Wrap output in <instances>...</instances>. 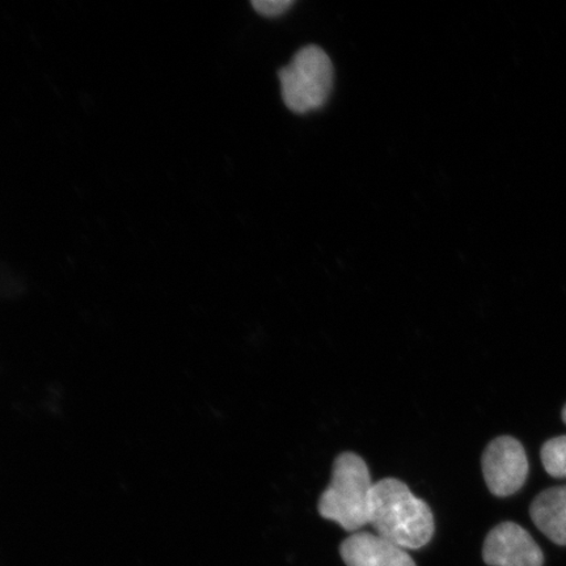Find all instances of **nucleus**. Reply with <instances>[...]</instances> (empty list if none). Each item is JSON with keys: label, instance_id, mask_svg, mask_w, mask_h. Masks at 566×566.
<instances>
[{"label": "nucleus", "instance_id": "7ed1b4c3", "mask_svg": "<svg viewBox=\"0 0 566 566\" xmlns=\"http://www.w3.org/2000/svg\"><path fill=\"white\" fill-rule=\"evenodd\" d=\"M282 98L292 112L308 113L327 103L334 87V66L322 48L308 45L279 71Z\"/></svg>", "mask_w": 566, "mask_h": 566}, {"label": "nucleus", "instance_id": "6e6552de", "mask_svg": "<svg viewBox=\"0 0 566 566\" xmlns=\"http://www.w3.org/2000/svg\"><path fill=\"white\" fill-rule=\"evenodd\" d=\"M542 463L552 478H566V436L552 438L543 444Z\"/></svg>", "mask_w": 566, "mask_h": 566}, {"label": "nucleus", "instance_id": "20e7f679", "mask_svg": "<svg viewBox=\"0 0 566 566\" xmlns=\"http://www.w3.org/2000/svg\"><path fill=\"white\" fill-rule=\"evenodd\" d=\"M481 465H483L488 488L497 497H509L526 483L528 475L526 451L513 437H499L488 444Z\"/></svg>", "mask_w": 566, "mask_h": 566}, {"label": "nucleus", "instance_id": "0eeeda50", "mask_svg": "<svg viewBox=\"0 0 566 566\" xmlns=\"http://www.w3.org/2000/svg\"><path fill=\"white\" fill-rule=\"evenodd\" d=\"M535 526L557 546H566V485L549 488L530 507Z\"/></svg>", "mask_w": 566, "mask_h": 566}, {"label": "nucleus", "instance_id": "f257e3e1", "mask_svg": "<svg viewBox=\"0 0 566 566\" xmlns=\"http://www.w3.org/2000/svg\"><path fill=\"white\" fill-rule=\"evenodd\" d=\"M370 525L377 534L402 549H420L433 539L434 515L402 481L388 478L374 484Z\"/></svg>", "mask_w": 566, "mask_h": 566}, {"label": "nucleus", "instance_id": "423d86ee", "mask_svg": "<svg viewBox=\"0 0 566 566\" xmlns=\"http://www.w3.org/2000/svg\"><path fill=\"white\" fill-rule=\"evenodd\" d=\"M346 566H417L406 549L371 533H356L339 546Z\"/></svg>", "mask_w": 566, "mask_h": 566}, {"label": "nucleus", "instance_id": "9d476101", "mask_svg": "<svg viewBox=\"0 0 566 566\" xmlns=\"http://www.w3.org/2000/svg\"><path fill=\"white\" fill-rule=\"evenodd\" d=\"M563 421L566 423V406L563 409Z\"/></svg>", "mask_w": 566, "mask_h": 566}, {"label": "nucleus", "instance_id": "1a4fd4ad", "mask_svg": "<svg viewBox=\"0 0 566 566\" xmlns=\"http://www.w3.org/2000/svg\"><path fill=\"white\" fill-rule=\"evenodd\" d=\"M294 4L293 0H253V9L266 18H275L286 12Z\"/></svg>", "mask_w": 566, "mask_h": 566}, {"label": "nucleus", "instance_id": "f03ea898", "mask_svg": "<svg viewBox=\"0 0 566 566\" xmlns=\"http://www.w3.org/2000/svg\"><path fill=\"white\" fill-rule=\"evenodd\" d=\"M374 484L365 460L344 452L335 460L331 483L318 500L317 511L323 518L350 533L370 525Z\"/></svg>", "mask_w": 566, "mask_h": 566}, {"label": "nucleus", "instance_id": "39448f33", "mask_svg": "<svg viewBox=\"0 0 566 566\" xmlns=\"http://www.w3.org/2000/svg\"><path fill=\"white\" fill-rule=\"evenodd\" d=\"M483 558L488 566H543L544 555L528 531L502 522L486 535Z\"/></svg>", "mask_w": 566, "mask_h": 566}]
</instances>
